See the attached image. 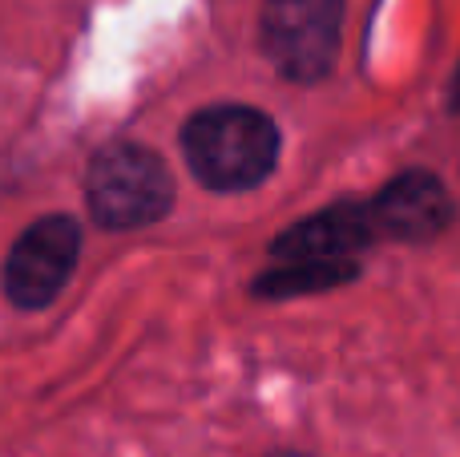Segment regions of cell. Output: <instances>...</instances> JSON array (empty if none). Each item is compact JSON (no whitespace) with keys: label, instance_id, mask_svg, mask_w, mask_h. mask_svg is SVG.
I'll list each match as a JSON object with an SVG mask.
<instances>
[{"label":"cell","instance_id":"obj_8","mask_svg":"<svg viewBox=\"0 0 460 457\" xmlns=\"http://www.w3.org/2000/svg\"><path fill=\"white\" fill-rule=\"evenodd\" d=\"M448 105H453V113H460V65H456V77H453V89H448Z\"/></svg>","mask_w":460,"mask_h":457},{"label":"cell","instance_id":"obj_7","mask_svg":"<svg viewBox=\"0 0 460 457\" xmlns=\"http://www.w3.org/2000/svg\"><path fill=\"white\" fill-rule=\"evenodd\" d=\"M356 275V259H303V264H287L275 267L270 275H262L254 288L262 296H295V291H311V288H335V283Z\"/></svg>","mask_w":460,"mask_h":457},{"label":"cell","instance_id":"obj_4","mask_svg":"<svg viewBox=\"0 0 460 457\" xmlns=\"http://www.w3.org/2000/svg\"><path fill=\"white\" fill-rule=\"evenodd\" d=\"M81 247V231L73 219L49 215L40 223H32L29 231L16 239L13 255L4 264V291L13 304L21 308H45L57 291L65 288V280L73 275Z\"/></svg>","mask_w":460,"mask_h":457},{"label":"cell","instance_id":"obj_3","mask_svg":"<svg viewBox=\"0 0 460 457\" xmlns=\"http://www.w3.org/2000/svg\"><path fill=\"white\" fill-rule=\"evenodd\" d=\"M343 0H267L262 49L291 81H319L335 61Z\"/></svg>","mask_w":460,"mask_h":457},{"label":"cell","instance_id":"obj_6","mask_svg":"<svg viewBox=\"0 0 460 457\" xmlns=\"http://www.w3.org/2000/svg\"><path fill=\"white\" fill-rule=\"evenodd\" d=\"M380 235L372 215V202H335V207L319 211L315 219H303L299 227L275 243V255L287 264H303V259H356L367 243Z\"/></svg>","mask_w":460,"mask_h":457},{"label":"cell","instance_id":"obj_2","mask_svg":"<svg viewBox=\"0 0 460 457\" xmlns=\"http://www.w3.org/2000/svg\"><path fill=\"white\" fill-rule=\"evenodd\" d=\"M85 191L97 223L113 227V231H129V227H146L166 215L174 202V178L162 166L158 154L118 142L105 146L89 162Z\"/></svg>","mask_w":460,"mask_h":457},{"label":"cell","instance_id":"obj_1","mask_svg":"<svg viewBox=\"0 0 460 457\" xmlns=\"http://www.w3.org/2000/svg\"><path fill=\"white\" fill-rule=\"evenodd\" d=\"M182 150L194 178L210 191H246L275 170L279 130L267 113L246 105H215L186 121Z\"/></svg>","mask_w":460,"mask_h":457},{"label":"cell","instance_id":"obj_5","mask_svg":"<svg viewBox=\"0 0 460 457\" xmlns=\"http://www.w3.org/2000/svg\"><path fill=\"white\" fill-rule=\"evenodd\" d=\"M372 215L384 239L429 243L448 231V223L456 219V202L432 170H404L372 199Z\"/></svg>","mask_w":460,"mask_h":457},{"label":"cell","instance_id":"obj_9","mask_svg":"<svg viewBox=\"0 0 460 457\" xmlns=\"http://www.w3.org/2000/svg\"><path fill=\"white\" fill-rule=\"evenodd\" d=\"M270 457H307V453H270Z\"/></svg>","mask_w":460,"mask_h":457}]
</instances>
